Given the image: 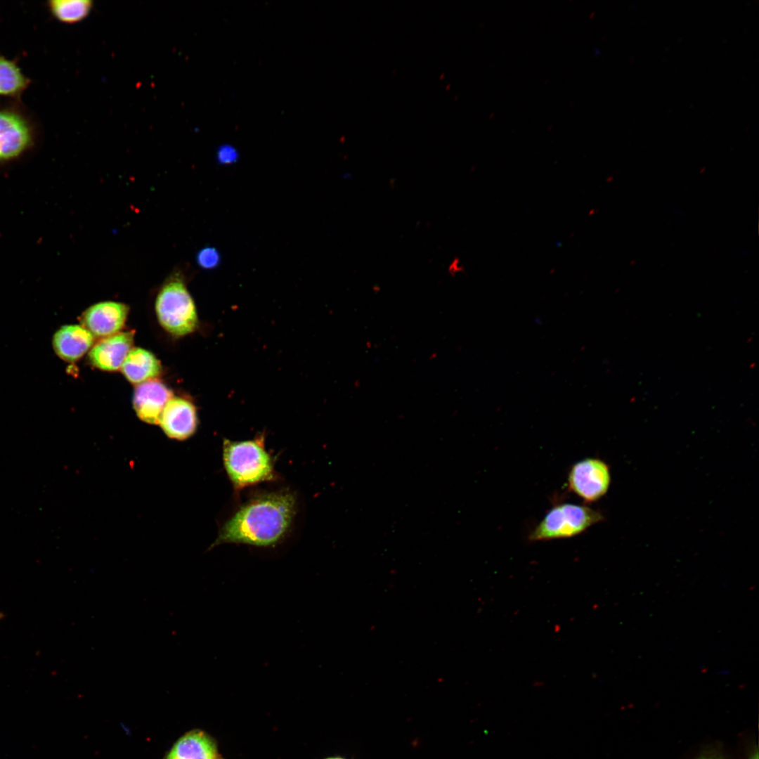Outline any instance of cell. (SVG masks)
Listing matches in <instances>:
<instances>
[{"instance_id": "obj_1", "label": "cell", "mask_w": 759, "mask_h": 759, "mask_svg": "<svg viewBox=\"0 0 759 759\" xmlns=\"http://www.w3.org/2000/svg\"><path fill=\"white\" fill-rule=\"evenodd\" d=\"M297 508L296 495L290 490L254 495L226 521L209 550L224 543L275 546L290 532Z\"/></svg>"}, {"instance_id": "obj_2", "label": "cell", "mask_w": 759, "mask_h": 759, "mask_svg": "<svg viewBox=\"0 0 759 759\" xmlns=\"http://www.w3.org/2000/svg\"><path fill=\"white\" fill-rule=\"evenodd\" d=\"M222 457L226 474L235 491L275 481L274 459L265 447V434L242 441L224 439Z\"/></svg>"}, {"instance_id": "obj_3", "label": "cell", "mask_w": 759, "mask_h": 759, "mask_svg": "<svg viewBox=\"0 0 759 759\" xmlns=\"http://www.w3.org/2000/svg\"><path fill=\"white\" fill-rule=\"evenodd\" d=\"M603 514L585 505L562 503L552 507L528 535L531 541L578 536L604 520Z\"/></svg>"}, {"instance_id": "obj_4", "label": "cell", "mask_w": 759, "mask_h": 759, "mask_svg": "<svg viewBox=\"0 0 759 759\" xmlns=\"http://www.w3.org/2000/svg\"><path fill=\"white\" fill-rule=\"evenodd\" d=\"M155 310L161 325L172 335H188L197 325L194 301L179 276L171 278L162 287L156 299Z\"/></svg>"}, {"instance_id": "obj_5", "label": "cell", "mask_w": 759, "mask_h": 759, "mask_svg": "<svg viewBox=\"0 0 759 759\" xmlns=\"http://www.w3.org/2000/svg\"><path fill=\"white\" fill-rule=\"evenodd\" d=\"M609 466L597 458H588L573 464L567 478L569 490L585 502L591 503L602 498L611 484Z\"/></svg>"}, {"instance_id": "obj_6", "label": "cell", "mask_w": 759, "mask_h": 759, "mask_svg": "<svg viewBox=\"0 0 759 759\" xmlns=\"http://www.w3.org/2000/svg\"><path fill=\"white\" fill-rule=\"evenodd\" d=\"M33 143V129L21 113L9 109L0 110V162L16 159Z\"/></svg>"}, {"instance_id": "obj_7", "label": "cell", "mask_w": 759, "mask_h": 759, "mask_svg": "<svg viewBox=\"0 0 759 759\" xmlns=\"http://www.w3.org/2000/svg\"><path fill=\"white\" fill-rule=\"evenodd\" d=\"M198 424L197 410L189 401L171 398L165 406L159 424L164 433L171 439L183 441L196 432Z\"/></svg>"}, {"instance_id": "obj_8", "label": "cell", "mask_w": 759, "mask_h": 759, "mask_svg": "<svg viewBox=\"0 0 759 759\" xmlns=\"http://www.w3.org/2000/svg\"><path fill=\"white\" fill-rule=\"evenodd\" d=\"M129 308L115 301H103L90 306L83 313V327L93 336L108 337L117 333L126 319Z\"/></svg>"}, {"instance_id": "obj_9", "label": "cell", "mask_w": 759, "mask_h": 759, "mask_svg": "<svg viewBox=\"0 0 759 759\" xmlns=\"http://www.w3.org/2000/svg\"><path fill=\"white\" fill-rule=\"evenodd\" d=\"M173 398L172 392L157 379L139 384L134 394L133 406L137 416L148 424H159L162 411Z\"/></svg>"}, {"instance_id": "obj_10", "label": "cell", "mask_w": 759, "mask_h": 759, "mask_svg": "<svg viewBox=\"0 0 759 759\" xmlns=\"http://www.w3.org/2000/svg\"><path fill=\"white\" fill-rule=\"evenodd\" d=\"M134 342V333L119 332L108 336L97 342L89 353L91 363L108 371L121 368Z\"/></svg>"}, {"instance_id": "obj_11", "label": "cell", "mask_w": 759, "mask_h": 759, "mask_svg": "<svg viewBox=\"0 0 759 759\" xmlns=\"http://www.w3.org/2000/svg\"><path fill=\"white\" fill-rule=\"evenodd\" d=\"M93 336L77 325H65L54 335L53 346L56 354L67 362L79 360L92 346Z\"/></svg>"}, {"instance_id": "obj_12", "label": "cell", "mask_w": 759, "mask_h": 759, "mask_svg": "<svg viewBox=\"0 0 759 759\" xmlns=\"http://www.w3.org/2000/svg\"><path fill=\"white\" fill-rule=\"evenodd\" d=\"M216 746L205 732L193 730L181 737L165 759H217Z\"/></svg>"}, {"instance_id": "obj_13", "label": "cell", "mask_w": 759, "mask_h": 759, "mask_svg": "<svg viewBox=\"0 0 759 759\" xmlns=\"http://www.w3.org/2000/svg\"><path fill=\"white\" fill-rule=\"evenodd\" d=\"M121 370L129 382L139 384L158 376L161 365L152 353L136 348L129 352Z\"/></svg>"}, {"instance_id": "obj_14", "label": "cell", "mask_w": 759, "mask_h": 759, "mask_svg": "<svg viewBox=\"0 0 759 759\" xmlns=\"http://www.w3.org/2000/svg\"><path fill=\"white\" fill-rule=\"evenodd\" d=\"M30 84L16 63L0 54V96L17 98Z\"/></svg>"}, {"instance_id": "obj_15", "label": "cell", "mask_w": 759, "mask_h": 759, "mask_svg": "<svg viewBox=\"0 0 759 759\" xmlns=\"http://www.w3.org/2000/svg\"><path fill=\"white\" fill-rule=\"evenodd\" d=\"M47 4L53 16L65 23H75L84 20L93 7L91 0H52Z\"/></svg>"}, {"instance_id": "obj_16", "label": "cell", "mask_w": 759, "mask_h": 759, "mask_svg": "<svg viewBox=\"0 0 759 759\" xmlns=\"http://www.w3.org/2000/svg\"><path fill=\"white\" fill-rule=\"evenodd\" d=\"M196 260L197 264L202 268L211 269L219 264L220 256L215 248L205 247L198 252Z\"/></svg>"}, {"instance_id": "obj_17", "label": "cell", "mask_w": 759, "mask_h": 759, "mask_svg": "<svg viewBox=\"0 0 759 759\" xmlns=\"http://www.w3.org/2000/svg\"><path fill=\"white\" fill-rule=\"evenodd\" d=\"M238 158V152L235 147L230 144L220 145L216 151V159L221 164H231Z\"/></svg>"}, {"instance_id": "obj_18", "label": "cell", "mask_w": 759, "mask_h": 759, "mask_svg": "<svg viewBox=\"0 0 759 759\" xmlns=\"http://www.w3.org/2000/svg\"><path fill=\"white\" fill-rule=\"evenodd\" d=\"M696 759H726L722 755L716 752H706L701 754Z\"/></svg>"}, {"instance_id": "obj_19", "label": "cell", "mask_w": 759, "mask_h": 759, "mask_svg": "<svg viewBox=\"0 0 759 759\" xmlns=\"http://www.w3.org/2000/svg\"><path fill=\"white\" fill-rule=\"evenodd\" d=\"M748 759H758V748L757 746L752 748Z\"/></svg>"}, {"instance_id": "obj_20", "label": "cell", "mask_w": 759, "mask_h": 759, "mask_svg": "<svg viewBox=\"0 0 759 759\" xmlns=\"http://www.w3.org/2000/svg\"><path fill=\"white\" fill-rule=\"evenodd\" d=\"M4 616H5L4 614V613H2V612H0V621H1V619H3V618H4Z\"/></svg>"}, {"instance_id": "obj_21", "label": "cell", "mask_w": 759, "mask_h": 759, "mask_svg": "<svg viewBox=\"0 0 759 759\" xmlns=\"http://www.w3.org/2000/svg\"><path fill=\"white\" fill-rule=\"evenodd\" d=\"M327 759H344V758H339V757H333V758H327Z\"/></svg>"}]
</instances>
